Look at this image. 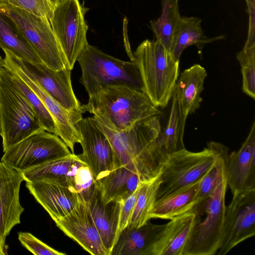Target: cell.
I'll list each match as a JSON object with an SVG mask.
<instances>
[{"mask_svg":"<svg viewBox=\"0 0 255 255\" xmlns=\"http://www.w3.org/2000/svg\"><path fill=\"white\" fill-rule=\"evenodd\" d=\"M93 117L109 139L121 165L137 174L142 183L159 176L169 156L161 144L159 117L143 119L120 131Z\"/></svg>","mask_w":255,"mask_h":255,"instance_id":"cell-1","label":"cell"},{"mask_svg":"<svg viewBox=\"0 0 255 255\" xmlns=\"http://www.w3.org/2000/svg\"><path fill=\"white\" fill-rule=\"evenodd\" d=\"M157 108L144 91L122 85L100 89L81 106L82 113L89 112L120 131L129 128L143 119L160 117L163 113Z\"/></svg>","mask_w":255,"mask_h":255,"instance_id":"cell-2","label":"cell"},{"mask_svg":"<svg viewBox=\"0 0 255 255\" xmlns=\"http://www.w3.org/2000/svg\"><path fill=\"white\" fill-rule=\"evenodd\" d=\"M215 148L219 168L217 187L211 196L195 206V211L198 214H205V217L201 222L196 216L183 255H214L222 244L226 207L229 149L218 142H216Z\"/></svg>","mask_w":255,"mask_h":255,"instance_id":"cell-3","label":"cell"},{"mask_svg":"<svg viewBox=\"0 0 255 255\" xmlns=\"http://www.w3.org/2000/svg\"><path fill=\"white\" fill-rule=\"evenodd\" d=\"M144 91L157 108H164L172 98L179 75V61L155 40L146 39L134 52Z\"/></svg>","mask_w":255,"mask_h":255,"instance_id":"cell-4","label":"cell"},{"mask_svg":"<svg viewBox=\"0 0 255 255\" xmlns=\"http://www.w3.org/2000/svg\"><path fill=\"white\" fill-rule=\"evenodd\" d=\"M77 61L82 72L80 82L89 96L111 86H127L144 91L139 70L133 61L120 60L88 43Z\"/></svg>","mask_w":255,"mask_h":255,"instance_id":"cell-5","label":"cell"},{"mask_svg":"<svg viewBox=\"0 0 255 255\" xmlns=\"http://www.w3.org/2000/svg\"><path fill=\"white\" fill-rule=\"evenodd\" d=\"M0 127L3 152L43 129L33 108L4 67L0 68Z\"/></svg>","mask_w":255,"mask_h":255,"instance_id":"cell-6","label":"cell"},{"mask_svg":"<svg viewBox=\"0 0 255 255\" xmlns=\"http://www.w3.org/2000/svg\"><path fill=\"white\" fill-rule=\"evenodd\" d=\"M215 141L199 152L185 148L169 155L159 175L160 183L156 200L174 194L201 180L217 160Z\"/></svg>","mask_w":255,"mask_h":255,"instance_id":"cell-7","label":"cell"},{"mask_svg":"<svg viewBox=\"0 0 255 255\" xmlns=\"http://www.w3.org/2000/svg\"><path fill=\"white\" fill-rule=\"evenodd\" d=\"M0 12L14 22L42 63L55 70L68 68L49 21L4 1Z\"/></svg>","mask_w":255,"mask_h":255,"instance_id":"cell-8","label":"cell"},{"mask_svg":"<svg viewBox=\"0 0 255 255\" xmlns=\"http://www.w3.org/2000/svg\"><path fill=\"white\" fill-rule=\"evenodd\" d=\"M86 12V8L79 0H62L55 6L51 20L52 30L70 70L88 43Z\"/></svg>","mask_w":255,"mask_h":255,"instance_id":"cell-9","label":"cell"},{"mask_svg":"<svg viewBox=\"0 0 255 255\" xmlns=\"http://www.w3.org/2000/svg\"><path fill=\"white\" fill-rule=\"evenodd\" d=\"M71 153L60 137L41 129L9 147L0 161L21 173Z\"/></svg>","mask_w":255,"mask_h":255,"instance_id":"cell-10","label":"cell"},{"mask_svg":"<svg viewBox=\"0 0 255 255\" xmlns=\"http://www.w3.org/2000/svg\"><path fill=\"white\" fill-rule=\"evenodd\" d=\"M5 54L2 67L21 78L41 99L55 125L56 133L74 154V146L81 141V136L77 129V123L83 118L82 112L79 110H69L48 94L36 82L31 79L19 67L13 54L7 50Z\"/></svg>","mask_w":255,"mask_h":255,"instance_id":"cell-11","label":"cell"},{"mask_svg":"<svg viewBox=\"0 0 255 255\" xmlns=\"http://www.w3.org/2000/svg\"><path fill=\"white\" fill-rule=\"evenodd\" d=\"M255 235V189L233 195L226 207L224 236L217 253L225 255L238 245Z\"/></svg>","mask_w":255,"mask_h":255,"instance_id":"cell-12","label":"cell"},{"mask_svg":"<svg viewBox=\"0 0 255 255\" xmlns=\"http://www.w3.org/2000/svg\"><path fill=\"white\" fill-rule=\"evenodd\" d=\"M83 152L77 155L91 170L95 180L120 165L109 139L93 117L82 118L77 123Z\"/></svg>","mask_w":255,"mask_h":255,"instance_id":"cell-13","label":"cell"},{"mask_svg":"<svg viewBox=\"0 0 255 255\" xmlns=\"http://www.w3.org/2000/svg\"><path fill=\"white\" fill-rule=\"evenodd\" d=\"M14 57L21 70L63 107L69 110L81 111V106L72 86L71 70L67 68L55 70L42 63H33Z\"/></svg>","mask_w":255,"mask_h":255,"instance_id":"cell-14","label":"cell"},{"mask_svg":"<svg viewBox=\"0 0 255 255\" xmlns=\"http://www.w3.org/2000/svg\"><path fill=\"white\" fill-rule=\"evenodd\" d=\"M66 236L93 255H108L86 205L79 201L67 215L54 221Z\"/></svg>","mask_w":255,"mask_h":255,"instance_id":"cell-15","label":"cell"},{"mask_svg":"<svg viewBox=\"0 0 255 255\" xmlns=\"http://www.w3.org/2000/svg\"><path fill=\"white\" fill-rule=\"evenodd\" d=\"M23 181L20 172L0 161V237L4 242L12 229L20 223L24 208L19 192Z\"/></svg>","mask_w":255,"mask_h":255,"instance_id":"cell-16","label":"cell"},{"mask_svg":"<svg viewBox=\"0 0 255 255\" xmlns=\"http://www.w3.org/2000/svg\"><path fill=\"white\" fill-rule=\"evenodd\" d=\"M227 184L233 195L255 189V122L241 148L228 156Z\"/></svg>","mask_w":255,"mask_h":255,"instance_id":"cell-17","label":"cell"},{"mask_svg":"<svg viewBox=\"0 0 255 255\" xmlns=\"http://www.w3.org/2000/svg\"><path fill=\"white\" fill-rule=\"evenodd\" d=\"M26 187L54 221L68 214L80 201L74 189L47 180L26 182Z\"/></svg>","mask_w":255,"mask_h":255,"instance_id":"cell-18","label":"cell"},{"mask_svg":"<svg viewBox=\"0 0 255 255\" xmlns=\"http://www.w3.org/2000/svg\"><path fill=\"white\" fill-rule=\"evenodd\" d=\"M167 223L152 224L150 220L137 228L127 227L120 233L111 255H153Z\"/></svg>","mask_w":255,"mask_h":255,"instance_id":"cell-19","label":"cell"},{"mask_svg":"<svg viewBox=\"0 0 255 255\" xmlns=\"http://www.w3.org/2000/svg\"><path fill=\"white\" fill-rule=\"evenodd\" d=\"M121 204L122 202L117 201L104 202L98 188L93 198L86 204L108 255H111L120 235Z\"/></svg>","mask_w":255,"mask_h":255,"instance_id":"cell-20","label":"cell"},{"mask_svg":"<svg viewBox=\"0 0 255 255\" xmlns=\"http://www.w3.org/2000/svg\"><path fill=\"white\" fill-rule=\"evenodd\" d=\"M95 182L105 202L124 201L142 183L137 174L123 165L117 167Z\"/></svg>","mask_w":255,"mask_h":255,"instance_id":"cell-21","label":"cell"},{"mask_svg":"<svg viewBox=\"0 0 255 255\" xmlns=\"http://www.w3.org/2000/svg\"><path fill=\"white\" fill-rule=\"evenodd\" d=\"M195 217L194 208L170 220L153 255H183Z\"/></svg>","mask_w":255,"mask_h":255,"instance_id":"cell-22","label":"cell"},{"mask_svg":"<svg viewBox=\"0 0 255 255\" xmlns=\"http://www.w3.org/2000/svg\"><path fill=\"white\" fill-rule=\"evenodd\" d=\"M81 162L77 155L71 153L45 162L21 174L26 182L47 180L70 186V182Z\"/></svg>","mask_w":255,"mask_h":255,"instance_id":"cell-23","label":"cell"},{"mask_svg":"<svg viewBox=\"0 0 255 255\" xmlns=\"http://www.w3.org/2000/svg\"><path fill=\"white\" fill-rule=\"evenodd\" d=\"M207 76L205 69L196 64L182 72L177 81L176 89L186 117L200 107L202 101L200 95Z\"/></svg>","mask_w":255,"mask_h":255,"instance_id":"cell-24","label":"cell"},{"mask_svg":"<svg viewBox=\"0 0 255 255\" xmlns=\"http://www.w3.org/2000/svg\"><path fill=\"white\" fill-rule=\"evenodd\" d=\"M201 22L202 20L196 17H181L170 51L176 60L179 61L183 51L190 45H195L201 54L205 44L225 38V35L208 37L204 34Z\"/></svg>","mask_w":255,"mask_h":255,"instance_id":"cell-25","label":"cell"},{"mask_svg":"<svg viewBox=\"0 0 255 255\" xmlns=\"http://www.w3.org/2000/svg\"><path fill=\"white\" fill-rule=\"evenodd\" d=\"M201 180L174 194L156 200L150 212L149 219L160 218L170 220L192 210L198 203L196 196Z\"/></svg>","mask_w":255,"mask_h":255,"instance_id":"cell-26","label":"cell"},{"mask_svg":"<svg viewBox=\"0 0 255 255\" xmlns=\"http://www.w3.org/2000/svg\"><path fill=\"white\" fill-rule=\"evenodd\" d=\"M0 48L7 50L21 60L42 63L14 22L0 12Z\"/></svg>","mask_w":255,"mask_h":255,"instance_id":"cell-27","label":"cell"},{"mask_svg":"<svg viewBox=\"0 0 255 255\" xmlns=\"http://www.w3.org/2000/svg\"><path fill=\"white\" fill-rule=\"evenodd\" d=\"M178 1L179 0H161L160 16L150 21L155 40L169 52L181 17Z\"/></svg>","mask_w":255,"mask_h":255,"instance_id":"cell-28","label":"cell"},{"mask_svg":"<svg viewBox=\"0 0 255 255\" xmlns=\"http://www.w3.org/2000/svg\"><path fill=\"white\" fill-rule=\"evenodd\" d=\"M171 98L168 123L160 136L162 148L168 155L185 148L183 135L187 119L183 114L176 86Z\"/></svg>","mask_w":255,"mask_h":255,"instance_id":"cell-29","label":"cell"},{"mask_svg":"<svg viewBox=\"0 0 255 255\" xmlns=\"http://www.w3.org/2000/svg\"><path fill=\"white\" fill-rule=\"evenodd\" d=\"M160 183L158 176L152 181L141 184L135 206L127 227H139L150 220L149 214L156 201Z\"/></svg>","mask_w":255,"mask_h":255,"instance_id":"cell-30","label":"cell"},{"mask_svg":"<svg viewBox=\"0 0 255 255\" xmlns=\"http://www.w3.org/2000/svg\"><path fill=\"white\" fill-rule=\"evenodd\" d=\"M10 73L13 82L25 97L37 114L42 128L55 134L54 121L41 99L21 78Z\"/></svg>","mask_w":255,"mask_h":255,"instance_id":"cell-31","label":"cell"},{"mask_svg":"<svg viewBox=\"0 0 255 255\" xmlns=\"http://www.w3.org/2000/svg\"><path fill=\"white\" fill-rule=\"evenodd\" d=\"M70 185L77 194L80 201L85 204L90 202L97 188L91 170L83 161L78 166Z\"/></svg>","mask_w":255,"mask_h":255,"instance_id":"cell-32","label":"cell"},{"mask_svg":"<svg viewBox=\"0 0 255 255\" xmlns=\"http://www.w3.org/2000/svg\"><path fill=\"white\" fill-rule=\"evenodd\" d=\"M3 1L45 19L50 24L56 6L50 0H3Z\"/></svg>","mask_w":255,"mask_h":255,"instance_id":"cell-33","label":"cell"},{"mask_svg":"<svg viewBox=\"0 0 255 255\" xmlns=\"http://www.w3.org/2000/svg\"><path fill=\"white\" fill-rule=\"evenodd\" d=\"M18 240L27 250L36 255H65L47 245L28 232L18 233Z\"/></svg>","mask_w":255,"mask_h":255,"instance_id":"cell-34","label":"cell"},{"mask_svg":"<svg viewBox=\"0 0 255 255\" xmlns=\"http://www.w3.org/2000/svg\"><path fill=\"white\" fill-rule=\"evenodd\" d=\"M218 178L219 168L217 159L215 164L207 172L201 180L196 196V199L198 203L206 200L212 195L217 187Z\"/></svg>","mask_w":255,"mask_h":255,"instance_id":"cell-35","label":"cell"},{"mask_svg":"<svg viewBox=\"0 0 255 255\" xmlns=\"http://www.w3.org/2000/svg\"><path fill=\"white\" fill-rule=\"evenodd\" d=\"M140 185L131 195L122 202L119 227L120 234L129 222Z\"/></svg>","mask_w":255,"mask_h":255,"instance_id":"cell-36","label":"cell"},{"mask_svg":"<svg viewBox=\"0 0 255 255\" xmlns=\"http://www.w3.org/2000/svg\"><path fill=\"white\" fill-rule=\"evenodd\" d=\"M249 15V29L247 42L255 43V0H245Z\"/></svg>","mask_w":255,"mask_h":255,"instance_id":"cell-37","label":"cell"},{"mask_svg":"<svg viewBox=\"0 0 255 255\" xmlns=\"http://www.w3.org/2000/svg\"><path fill=\"white\" fill-rule=\"evenodd\" d=\"M8 246L5 244L0 237V255H5L7 254Z\"/></svg>","mask_w":255,"mask_h":255,"instance_id":"cell-38","label":"cell"},{"mask_svg":"<svg viewBox=\"0 0 255 255\" xmlns=\"http://www.w3.org/2000/svg\"><path fill=\"white\" fill-rule=\"evenodd\" d=\"M55 5L62 0H50Z\"/></svg>","mask_w":255,"mask_h":255,"instance_id":"cell-39","label":"cell"},{"mask_svg":"<svg viewBox=\"0 0 255 255\" xmlns=\"http://www.w3.org/2000/svg\"><path fill=\"white\" fill-rule=\"evenodd\" d=\"M3 63V59L2 58V57L0 56V68L2 67Z\"/></svg>","mask_w":255,"mask_h":255,"instance_id":"cell-40","label":"cell"},{"mask_svg":"<svg viewBox=\"0 0 255 255\" xmlns=\"http://www.w3.org/2000/svg\"><path fill=\"white\" fill-rule=\"evenodd\" d=\"M3 1V0H0V3Z\"/></svg>","mask_w":255,"mask_h":255,"instance_id":"cell-41","label":"cell"},{"mask_svg":"<svg viewBox=\"0 0 255 255\" xmlns=\"http://www.w3.org/2000/svg\"><path fill=\"white\" fill-rule=\"evenodd\" d=\"M1 130H0V134Z\"/></svg>","mask_w":255,"mask_h":255,"instance_id":"cell-42","label":"cell"}]
</instances>
